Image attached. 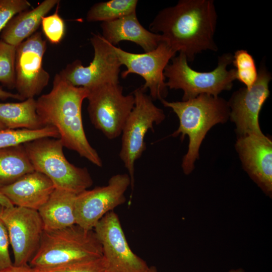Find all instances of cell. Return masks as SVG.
Listing matches in <instances>:
<instances>
[{"label": "cell", "instance_id": "cell-17", "mask_svg": "<svg viewBox=\"0 0 272 272\" xmlns=\"http://www.w3.org/2000/svg\"><path fill=\"white\" fill-rule=\"evenodd\" d=\"M55 189L47 176L35 170L11 184L0 187V192L14 206L38 211Z\"/></svg>", "mask_w": 272, "mask_h": 272}, {"label": "cell", "instance_id": "cell-22", "mask_svg": "<svg viewBox=\"0 0 272 272\" xmlns=\"http://www.w3.org/2000/svg\"><path fill=\"white\" fill-rule=\"evenodd\" d=\"M34 171L23 144L0 149V187Z\"/></svg>", "mask_w": 272, "mask_h": 272}, {"label": "cell", "instance_id": "cell-31", "mask_svg": "<svg viewBox=\"0 0 272 272\" xmlns=\"http://www.w3.org/2000/svg\"><path fill=\"white\" fill-rule=\"evenodd\" d=\"M9 98L18 99L20 100H24V99L18 93H12L7 92L0 87V99L5 100Z\"/></svg>", "mask_w": 272, "mask_h": 272}, {"label": "cell", "instance_id": "cell-4", "mask_svg": "<svg viewBox=\"0 0 272 272\" xmlns=\"http://www.w3.org/2000/svg\"><path fill=\"white\" fill-rule=\"evenodd\" d=\"M102 256V247L94 231L75 224L44 231L39 248L29 262L35 269H48Z\"/></svg>", "mask_w": 272, "mask_h": 272}, {"label": "cell", "instance_id": "cell-12", "mask_svg": "<svg viewBox=\"0 0 272 272\" xmlns=\"http://www.w3.org/2000/svg\"><path fill=\"white\" fill-rule=\"evenodd\" d=\"M130 184L128 174H117L110 177L106 185L77 194L75 206L76 224L87 230H93L104 215L125 202V193Z\"/></svg>", "mask_w": 272, "mask_h": 272}, {"label": "cell", "instance_id": "cell-18", "mask_svg": "<svg viewBox=\"0 0 272 272\" xmlns=\"http://www.w3.org/2000/svg\"><path fill=\"white\" fill-rule=\"evenodd\" d=\"M100 26L103 37L114 46L121 41H129L147 52L155 49L163 41L160 34L152 32L141 24L136 12L114 21L102 22Z\"/></svg>", "mask_w": 272, "mask_h": 272}, {"label": "cell", "instance_id": "cell-8", "mask_svg": "<svg viewBox=\"0 0 272 272\" xmlns=\"http://www.w3.org/2000/svg\"><path fill=\"white\" fill-rule=\"evenodd\" d=\"M89 91L87 110L92 123L108 139L117 138L133 108L134 96L124 95L119 84H105Z\"/></svg>", "mask_w": 272, "mask_h": 272}, {"label": "cell", "instance_id": "cell-25", "mask_svg": "<svg viewBox=\"0 0 272 272\" xmlns=\"http://www.w3.org/2000/svg\"><path fill=\"white\" fill-rule=\"evenodd\" d=\"M235 67V79L247 89L256 82L258 76L253 57L246 50H237L233 55L232 62Z\"/></svg>", "mask_w": 272, "mask_h": 272}, {"label": "cell", "instance_id": "cell-13", "mask_svg": "<svg viewBox=\"0 0 272 272\" xmlns=\"http://www.w3.org/2000/svg\"><path fill=\"white\" fill-rule=\"evenodd\" d=\"M101 244L107 272H146V262L130 248L117 215L110 211L93 229Z\"/></svg>", "mask_w": 272, "mask_h": 272}, {"label": "cell", "instance_id": "cell-21", "mask_svg": "<svg viewBox=\"0 0 272 272\" xmlns=\"http://www.w3.org/2000/svg\"><path fill=\"white\" fill-rule=\"evenodd\" d=\"M0 122L6 128L36 130L45 126L37 113L36 100L26 99L21 102L0 103Z\"/></svg>", "mask_w": 272, "mask_h": 272}, {"label": "cell", "instance_id": "cell-28", "mask_svg": "<svg viewBox=\"0 0 272 272\" xmlns=\"http://www.w3.org/2000/svg\"><path fill=\"white\" fill-rule=\"evenodd\" d=\"M33 269L37 272H107L106 261L103 256L58 268Z\"/></svg>", "mask_w": 272, "mask_h": 272}, {"label": "cell", "instance_id": "cell-35", "mask_svg": "<svg viewBox=\"0 0 272 272\" xmlns=\"http://www.w3.org/2000/svg\"><path fill=\"white\" fill-rule=\"evenodd\" d=\"M6 129L5 125L0 122V130Z\"/></svg>", "mask_w": 272, "mask_h": 272}, {"label": "cell", "instance_id": "cell-1", "mask_svg": "<svg viewBox=\"0 0 272 272\" xmlns=\"http://www.w3.org/2000/svg\"><path fill=\"white\" fill-rule=\"evenodd\" d=\"M217 19L214 1L180 0L160 10L149 29L160 32L163 41L191 62L203 51H218L214 40Z\"/></svg>", "mask_w": 272, "mask_h": 272}, {"label": "cell", "instance_id": "cell-23", "mask_svg": "<svg viewBox=\"0 0 272 272\" xmlns=\"http://www.w3.org/2000/svg\"><path fill=\"white\" fill-rule=\"evenodd\" d=\"M137 0H110L93 5L87 13L89 22H109L136 12Z\"/></svg>", "mask_w": 272, "mask_h": 272}, {"label": "cell", "instance_id": "cell-14", "mask_svg": "<svg viewBox=\"0 0 272 272\" xmlns=\"http://www.w3.org/2000/svg\"><path fill=\"white\" fill-rule=\"evenodd\" d=\"M46 49L41 32H36L16 47V86L24 99L39 95L47 85L49 74L43 67Z\"/></svg>", "mask_w": 272, "mask_h": 272}, {"label": "cell", "instance_id": "cell-30", "mask_svg": "<svg viewBox=\"0 0 272 272\" xmlns=\"http://www.w3.org/2000/svg\"><path fill=\"white\" fill-rule=\"evenodd\" d=\"M32 267L29 265L16 266L14 265L8 268L0 270V272H31Z\"/></svg>", "mask_w": 272, "mask_h": 272}, {"label": "cell", "instance_id": "cell-33", "mask_svg": "<svg viewBox=\"0 0 272 272\" xmlns=\"http://www.w3.org/2000/svg\"><path fill=\"white\" fill-rule=\"evenodd\" d=\"M146 272H158L156 267L154 266H149Z\"/></svg>", "mask_w": 272, "mask_h": 272}, {"label": "cell", "instance_id": "cell-16", "mask_svg": "<svg viewBox=\"0 0 272 272\" xmlns=\"http://www.w3.org/2000/svg\"><path fill=\"white\" fill-rule=\"evenodd\" d=\"M236 148L245 171L263 192L271 197V141L264 134L239 137Z\"/></svg>", "mask_w": 272, "mask_h": 272}, {"label": "cell", "instance_id": "cell-5", "mask_svg": "<svg viewBox=\"0 0 272 272\" xmlns=\"http://www.w3.org/2000/svg\"><path fill=\"white\" fill-rule=\"evenodd\" d=\"M233 54L224 53L219 57L217 67L211 72H198L189 66L186 55L179 53L165 67L164 75L170 89L183 91L182 101L201 94L218 96L223 91L231 90L235 79V70L227 69L232 62Z\"/></svg>", "mask_w": 272, "mask_h": 272}, {"label": "cell", "instance_id": "cell-32", "mask_svg": "<svg viewBox=\"0 0 272 272\" xmlns=\"http://www.w3.org/2000/svg\"><path fill=\"white\" fill-rule=\"evenodd\" d=\"M0 205L6 207L14 206L12 203L0 192Z\"/></svg>", "mask_w": 272, "mask_h": 272}, {"label": "cell", "instance_id": "cell-7", "mask_svg": "<svg viewBox=\"0 0 272 272\" xmlns=\"http://www.w3.org/2000/svg\"><path fill=\"white\" fill-rule=\"evenodd\" d=\"M134 105L121 132L119 157L128 171L133 190L134 184V164L146 149L145 138L154 124L161 123L165 118L163 110L157 107L150 95L142 87L133 92Z\"/></svg>", "mask_w": 272, "mask_h": 272}, {"label": "cell", "instance_id": "cell-29", "mask_svg": "<svg viewBox=\"0 0 272 272\" xmlns=\"http://www.w3.org/2000/svg\"><path fill=\"white\" fill-rule=\"evenodd\" d=\"M9 244L10 240L7 230L0 218V270L13 265L9 251Z\"/></svg>", "mask_w": 272, "mask_h": 272}, {"label": "cell", "instance_id": "cell-3", "mask_svg": "<svg viewBox=\"0 0 272 272\" xmlns=\"http://www.w3.org/2000/svg\"><path fill=\"white\" fill-rule=\"evenodd\" d=\"M161 102L164 107L172 109L179 118V127L172 135L180 134L182 140L185 135L189 137L188 150L182 163L184 173L188 174L194 168L200 145L207 132L214 125L228 119V103L218 96L207 94L186 101L169 102L163 99Z\"/></svg>", "mask_w": 272, "mask_h": 272}, {"label": "cell", "instance_id": "cell-19", "mask_svg": "<svg viewBox=\"0 0 272 272\" xmlns=\"http://www.w3.org/2000/svg\"><path fill=\"white\" fill-rule=\"evenodd\" d=\"M59 3V0H45L33 9L18 14L2 31V40L17 47L36 32L43 17Z\"/></svg>", "mask_w": 272, "mask_h": 272}, {"label": "cell", "instance_id": "cell-34", "mask_svg": "<svg viewBox=\"0 0 272 272\" xmlns=\"http://www.w3.org/2000/svg\"><path fill=\"white\" fill-rule=\"evenodd\" d=\"M228 272H245L244 270L242 268L237 269H232L229 270Z\"/></svg>", "mask_w": 272, "mask_h": 272}, {"label": "cell", "instance_id": "cell-27", "mask_svg": "<svg viewBox=\"0 0 272 272\" xmlns=\"http://www.w3.org/2000/svg\"><path fill=\"white\" fill-rule=\"evenodd\" d=\"M58 6L53 14L43 17L41 21L42 31L52 44H58L62 40L65 33V24L58 13Z\"/></svg>", "mask_w": 272, "mask_h": 272}, {"label": "cell", "instance_id": "cell-26", "mask_svg": "<svg viewBox=\"0 0 272 272\" xmlns=\"http://www.w3.org/2000/svg\"><path fill=\"white\" fill-rule=\"evenodd\" d=\"M16 47L0 40V82L9 89L16 86Z\"/></svg>", "mask_w": 272, "mask_h": 272}, {"label": "cell", "instance_id": "cell-24", "mask_svg": "<svg viewBox=\"0 0 272 272\" xmlns=\"http://www.w3.org/2000/svg\"><path fill=\"white\" fill-rule=\"evenodd\" d=\"M44 138L59 139V135L57 130L50 125L36 130L6 128L0 130V149Z\"/></svg>", "mask_w": 272, "mask_h": 272}, {"label": "cell", "instance_id": "cell-10", "mask_svg": "<svg viewBox=\"0 0 272 272\" xmlns=\"http://www.w3.org/2000/svg\"><path fill=\"white\" fill-rule=\"evenodd\" d=\"M0 218L8 231L14 257L13 265L27 266L40 246L43 224L37 211L0 205Z\"/></svg>", "mask_w": 272, "mask_h": 272}, {"label": "cell", "instance_id": "cell-6", "mask_svg": "<svg viewBox=\"0 0 272 272\" xmlns=\"http://www.w3.org/2000/svg\"><path fill=\"white\" fill-rule=\"evenodd\" d=\"M23 145L34 170L47 176L55 188L78 194L92 186L87 169L77 167L65 158L59 139L40 138Z\"/></svg>", "mask_w": 272, "mask_h": 272}, {"label": "cell", "instance_id": "cell-15", "mask_svg": "<svg viewBox=\"0 0 272 272\" xmlns=\"http://www.w3.org/2000/svg\"><path fill=\"white\" fill-rule=\"evenodd\" d=\"M271 78L265 63H261L254 85L249 89L244 87L234 92L228 102L231 109L229 116L236 124L239 137L263 135L259 125L258 117L269 96V83Z\"/></svg>", "mask_w": 272, "mask_h": 272}, {"label": "cell", "instance_id": "cell-2", "mask_svg": "<svg viewBox=\"0 0 272 272\" xmlns=\"http://www.w3.org/2000/svg\"><path fill=\"white\" fill-rule=\"evenodd\" d=\"M89 92L87 88L75 86L56 74L50 92L36 100L37 113L45 126L57 130L63 147L100 167L102 160L88 142L82 120V104Z\"/></svg>", "mask_w": 272, "mask_h": 272}, {"label": "cell", "instance_id": "cell-9", "mask_svg": "<svg viewBox=\"0 0 272 272\" xmlns=\"http://www.w3.org/2000/svg\"><path fill=\"white\" fill-rule=\"evenodd\" d=\"M90 40L94 52L90 64L85 66L77 59L68 64L59 75L72 85L88 90L105 84H119L121 64L114 45L100 34L93 33Z\"/></svg>", "mask_w": 272, "mask_h": 272}, {"label": "cell", "instance_id": "cell-11", "mask_svg": "<svg viewBox=\"0 0 272 272\" xmlns=\"http://www.w3.org/2000/svg\"><path fill=\"white\" fill-rule=\"evenodd\" d=\"M113 48L121 65L127 69L121 73V78L130 74L141 76L145 82L141 87L145 91L149 89L152 100L164 99L168 88L164 71L176 52L164 41L154 50L143 53H131L114 45Z\"/></svg>", "mask_w": 272, "mask_h": 272}, {"label": "cell", "instance_id": "cell-20", "mask_svg": "<svg viewBox=\"0 0 272 272\" xmlns=\"http://www.w3.org/2000/svg\"><path fill=\"white\" fill-rule=\"evenodd\" d=\"M77 194L55 188L38 211L44 231H53L76 224L75 206Z\"/></svg>", "mask_w": 272, "mask_h": 272}, {"label": "cell", "instance_id": "cell-36", "mask_svg": "<svg viewBox=\"0 0 272 272\" xmlns=\"http://www.w3.org/2000/svg\"><path fill=\"white\" fill-rule=\"evenodd\" d=\"M31 272H37V271H36L33 269V268L32 267V269H31Z\"/></svg>", "mask_w": 272, "mask_h": 272}]
</instances>
